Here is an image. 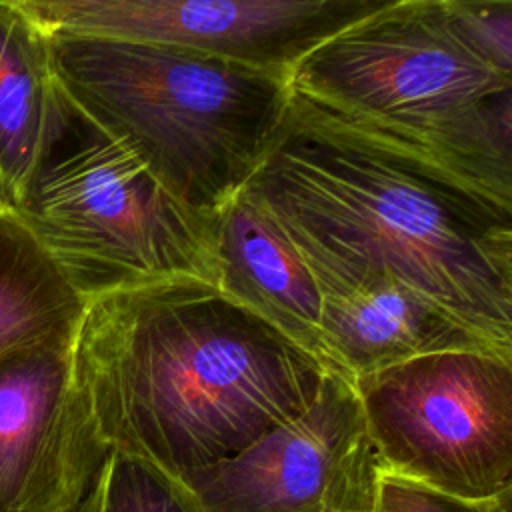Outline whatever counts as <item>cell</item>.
<instances>
[{"mask_svg":"<svg viewBox=\"0 0 512 512\" xmlns=\"http://www.w3.org/2000/svg\"><path fill=\"white\" fill-rule=\"evenodd\" d=\"M70 360L104 444L178 478L238 454L302 412L328 372L194 278L86 302Z\"/></svg>","mask_w":512,"mask_h":512,"instance_id":"obj_1","label":"cell"},{"mask_svg":"<svg viewBox=\"0 0 512 512\" xmlns=\"http://www.w3.org/2000/svg\"><path fill=\"white\" fill-rule=\"evenodd\" d=\"M242 190L286 232L398 278L512 356V202L294 90Z\"/></svg>","mask_w":512,"mask_h":512,"instance_id":"obj_2","label":"cell"},{"mask_svg":"<svg viewBox=\"0 0 512 512\" xmlns=\"http://www.w3.org/2000/svg\"><path fill=\"white\" fill-rule=\"evenodd\" d=\"M46 38L68 104L206 218L248 184L290 110L284 74L168 44Z\"/></svg>","mask_w":512,"mask_h":512,"instance_id":"obj_3","label":"cell"},{"mask_svg":"<svg viewBox=\"0 0 512 512\" xmlns=\"http://www.w3.org/2000/svg\"><path fill=\"white\" fill-rule=\"evenodd\" d=\"M290 84L348 124L512 202V76L456 36L442 0H390L308 52Z\"/></svg>","mask_w":512,"mask_h":512,"instance_id":"obj_4","label":"cell"},{"mask_svg":"<svg viewBox=\"0 0 512 512\" xmlns=\"http://www.w3.org/2000/svg\"><path fill=\"white\" fill-rule=\"evenodd\" d=\"M18 214L86 302L180 278L216 286L212 218L74 108Z\"/></svg>","mask_w":512,"mask_h":512,"instance_id":"obj_5","label":"cell"},{"mask_svg":"<svg viewBox=\"0 0 512 512\" xmlns=\"http://www.w3.org/2000/svg\"><path fill=\"white\" fill-rule=\"evenodd\" d=\"M352 384L380 470L466 500L512 488V358L436 352Z\"/></svg>","mask_w":512,"mask_h":512,"instance_id":"obj_6","label":"cell"},{"mask_svg":"<svg viewBox=\"0 0 512 512\" xmlns=\"http://www.w3.org/2000/svg\"><path fill=\"white\" fill-rule=\"evenodd\" d=\"M390 0H18L44 34L168 44L290 76Z\"/></svg>","mask_w":512,"mask_h":512,"instance_id":"obj_7","label":"cell"},{"mask_svg":"<svg viewBox=\"0 0 512 512\" xmlns=\"http://www.w3.org/2000/svg\"><path fill=\"white\" fill-rule=\"evenodd\" d=\"M378 474L354 384L328 370L302 412L182 480L208 512H330L372 504Z\"/></svg>","mask_w":512,"mask_h":512,"instance_id":"obj_8","label":"cell"},{"mask_svg":"<svg viewBox=\"0 0 512 512\" xmlns=\"http://www.w3.org/2000/svg\"><path fill=\"white\" fill-rule=\"evenodd\" d=\"M70 348L0 360V512H74L110 454Z\"/></svg>","mask_w":512,"mask_h":512,"instance_id":"obj_9","label":"cell"},{"mask_svg":"<svg viewBox=\"0 0 512 512\" xmlns=\"http://www.w3.org/2000/svg\"><path fill=\"white\" fill-rule=\"evenodd\" d=\"M284 234L302 256L320 294V342L328 370L352 382L426 354L498 352L398 278L286 230Z\"/></svg>","mask_w":512,"mask_h":512,"instance_id":"obj_10","label":"cell"},{"mask_svg":"<svg viewBox=\"0 0 512 512\" xmlns=\"http://www.w3.org/2000/svg\"><path fill=\"white\" fill-rule=\"evenodd\" d=\"M212 244L216 288L326 368L318 288L272 214L240 190L212 216Z\"/></svg>","mask_w":512,"mask_h":512,"instance_id":"obj_11","label":"cell"},{"mask_svg":"<svg viewBox=\"0 0 512 512\" xmlns=\"http://www.w3.org/2000/svg\"><path fill=\"white\" fill-rule=\"evenodd\" d=\"M70 118L46 34L18 0H0V202L8 210L24 206Z\"/></svg>","mask_w":512,"mask_h":512,"instance_id":"obj_12","label":"cell"},{"mask_svg":"<svg viewBox=\"0 0 512 512\" xmlns=\"http://www.w3.org/2000/svg\"><path fill=\"white\" fill-rule=\"evenodd\" d=\"M86 300L14 210H0V360L70 348Z\"/></svg>","mask_w":512,"mask_h":512,"instance_id":"obj_13","label":"cell"},{"mask_svg":"<svg viewBox=\"0 0 512 512\" xmlns=\"http://www.w3.org/2000/svg\"><path fill=\"white\" fill-rule=\"evenodd\" d=\"M74 512H208L192 488L164 468L110 450Z\"/></svg>","mask_w":512,"mask_h":512,"instance_id":"obj_14","label":"cell"},{"mask_svg":"<svg viewBox=\"0 0 512 512\" xmlns=\"http://www.w3.org/2000/svg\"><path fill=\"white\" fill-rule=\"evenodd\" d=\"M456 36L484 62L512 76V2L442 0Z\"/></svg>","mask_w":512,"mask_h":512,"instance_id":"obj_15","label":"cell"},{"mask_svg":"<svg viewBox=\"0 0 512 512\" xmlns=\"http://www.w3.org/2000/svg\"><path fill=\"white\" fill-rule=\"evenodd\" d=\"M512 488L492 498L466 500L380 470L370 512H510Z\"/></svg>","mask_w":512,"mask_h":512,"instance_id":"obj_16","label":"cell"},{"mask_svg":"<svg viewBox=\"0 0 512 512\" xmlns=\"http://www.w3.org/2000/svg\"><path fill=\"white\" fill-rule=\"evenodd\" d=\"M372 504L368 506H356V508H342V510H330V512H370Z\"/></svg>","mask_w":512,"mask_h":512,"instance_id":"obj_17","label":"cell"},{"mask_svg":"<svg viewBox=\"0 0 512 512\" xmlns=\"http://www.w3.org/2000/svg\"><path fill=\"white\" fill-rule=\"evenodd\" d=\"M0 210H8V208H6V206L0 202Z\"/></svg>","mask_w":512,"mask_h":512,"instance_id":"obj_18","label":"cell"}]
</instances>
